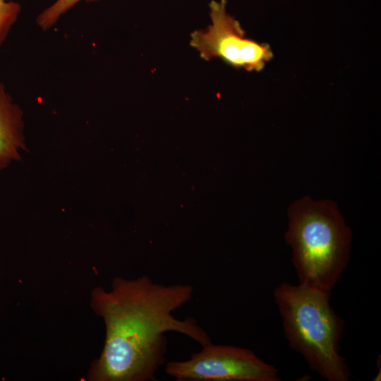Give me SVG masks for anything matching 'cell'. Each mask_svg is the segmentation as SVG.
Listing matches in <instances>:
<instances>
[{"label": "cell", "instance_id": "6da1fadb", "mask_svg": "<svg viewBox=\"0 0 381 381\" xmlns=\"http://www.w3.org/2000/svg\"><path fill=\"white\" fill-rule=\"evenodd\" d=\"M189 284L163 285L147 275L135 279L114 278L111 289L96 287L91 307L104 322V348L88 373L91 381H153L165 361L169 331L181 333L202 346L212 344L192 317L173 313L191 300Z\"/></svg>", "mask_w": 381, "mask_h": 381}, {"label": "cell", "instance_id": "7a4b0ae2", "mask_svg": "<svg viewBox=\"0 0 381 381\" xmlns=\"http://www.w3.org/2000/svg\"><path fill=\"white\" fill-rule=\"evenodd\" d=\"M285 234L299 284L330 295L350 258L351 231L330 200L306 196L291 204Z\"/></svg>", "mask_w": 381, "mask_h": 381}, {"label": "cell", "instance_id": "3957f363", "mask_svg": "<svg viewBox=\"0 0 381 381\" xmlns=\"http://www.w3.org/2000/svg\"><path fill=\"white\" fill-rule=\"evenodd\" d=\"M329 296L285 282L273 292L289 346L322 378L347 381L351 373L339 349L344 321L331 306Z\"/></svg>", "mask_w": 381, "mask_h": 381}, {"label": "cell", "instance_id": "277c9868", "mask_svg": "<svg viewBox=\"0 0 381 381\" xmlns=\"http://www.w3.org/2000/svg\"><path fill=\"white\" fill-rule=\"evenodd\" d=\"M186 361H171L165 372L176 381H279L277 369L252 351L212 343Z\"/></svg>", "mask_w": 381, "mask_h": 381}, {"label": "cell", "instance_id": "5b68a950", "mask_svg": "<svg viewBox=\"0 0 381 381\" xmlns=\"http://www.w3.org/2000/svg\"><path fill=\"white\" fill-rule=\"evenodd\" d=\"M226 0L209 4L211 23L191 33L190 44L205 60L221 59L235 68L260 71L273 58L267 43L246 37L240 23L226 11Z\"/></svg>", "mask_w": 381, "mask_h": 381}, {"label": "cell", "instance_id": "8992f818", "mask_svg": "<svg viewBox=\"0 0 381 381\" xmlns=\"http://www.w3.org/2000/svg\"><path fill=\"white\" fill-rule=\"evenodd\" d=\"M23 112L0 82V170L20 159L25 150Z\"/></svg>", "mask_w": 381, "mask_h": 381}, {"label": "cell", "instance_id": "52a82bcc", "mask_svg": "<svg viewBox=\"0 0 381 381\" xmlns=\"http://www.w3.org/2000/svg\"><path fill=\"white\" fill-rule=\"evenodd\" d=\"M99 0H56L40 12L36 18L37 25L47 30L55 25L59 19L80 2H95Z\"/></svg>", "mask_w": 381, "mask_h": 381}, {"label": "cell", "instance_id": "ba28073f", "mask_svg": "<svg viewBox=\"0 0 381 381\" xmlns=\"http://www.w3.org/2000/svg\"><path fill=\"white\" fill-rule=\"evenodd\" d=\"M21 5L11 0H0V47L8 36L21 13Z\"/></svg>", "mask_w": 381, "mask_h": 381}]
</instances>
